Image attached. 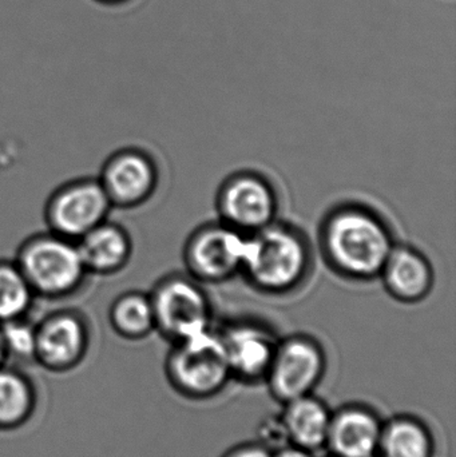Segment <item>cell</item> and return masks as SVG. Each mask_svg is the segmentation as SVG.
Returning <instances> with one entry per match:
<instances>
[{
    "instance_id": "2",
    "label": "cell",
    "mask_w": 456,
    "mask_h": 457,
    "mask_svg": "<svg viewBox=\"0 0 456 457\" xmlns=\"http://www.w3.org/2000/svg\"><path fill=\"white\" fill-rule=\"evenodd\" d=\"M313 263L315 252L305 231L278 220L248 234L241 276L261 295L284 297L307 284Z\"/></svg>"
},
{
    "instance_id": "18",
    "label": "cell",
    "mask_w": 456,
    "mask_h": 457,
    "mask_svg": "<svg viewBox=\"0 0 456 457\" xmlns=\"http://www.w3.org/2000/svg\"><path fill=\"white\" fill-rule=\"evenodd\" d=\"M110 328L118 337L141 341L155 332L154 312L149 292L126 290L110 303L107 311Z\"/></svg>"
},
{
    "instance_id": "4",
    "label": "cell",
    "mask_w": 456,
    "mask_h": 457,
    "mask_svg": "<svg viewBox=\"0 0 456 457\" xmlns=\"http://www.w3.org/2000/svg\"><path fill=\"white\" fill-rule=\"evenodd\" d=\"M165 368L171 386L193 399L219 394L232 378L221 333L213 328L173 343Z\"/></svg>"
},
{
    "instance_id": "3",
    "label": "cell",
    "mask_w": 456,
    "mask_h": 457,
    "mask_svg": "<svg viewBox=\"0 0 456 457\" xmlns=\"http://www.w3.org/2000/svg\"><path fill=\"white\" fill-rule=\"evenodd\" d=\"M29 282L35 297L40 300H66L77 295L87 270L77 241L47 230L24 238L13 257Z\"/></svg>"
},
{
    "instance_id": "1",
    "label": "cell",
    "mask_w": 456,
    "mask_h": 457,
    "mask_svg": "<svg viewBox=\"0 0 456 457\" xmlns=\"http://www.w3.org/2000/svg\"><path fill=\"white\" fill-rule=\"evenodd\" d=\"M319 250L327 266L347 281L379 279L398 242L387 220L369 206L344 203L329 209L319 227Z\"/></svg>"
},
{
    "instance_id": "9",
    "label": "cell",
    "mask_w": 456,
    "mask_h": 457,
    "mask_svg": "<svg viewBox=\"0 0 456 457\" xmlns=\"http://www.w3.org/2000/svg\"><path fill=\"white\" fill-rule=\"evenodd\" d=\"M37 328L35 365L63 375L77 370L90 352L91 325L85 313L61 308L45 314Z\"/></svg>"
},
{
    "instance_id": "17",
    "label": "cell",
    "mask_w": 456,
    "mask_h": 457,
    "mask_svg": "<svg viewBox=\"0 0 456 457\" xmlns=\"http://www.w3.org/2000/svg\"><path fill=\"white\" fill-rule=\"evenodd\" d=\"M281 418L291 445L310 453L327 445L332 415L326 404L312 395L286 403Z\"/></svg>"
},
{
    "instance_id": "8",
    "label": "cell",
    "mask_w": 456,
    "mask_h": 457,
    "mask_svg": "<svg viewBox=\"0 0 456 457\" xmlns=\"http://www.w3.org/2000/svg\"><path fill=\"white\" fill-rule=\"evenodd\" d=\"M219 220L244 234H253L278 221L280 198L272 182L257 173L243 170L230 174L216 197Z\"/></svg>"
},
{
    "instance_id": "26",
    "label": "cell",
    "mask_w": 456,
    "mask_h": 457,
    "mask_svg": "<svg viewBox=\"0 0 456 457\" xmlns=\"http://www.w3.org/2000/svg\"><path fill=\"white\" fill-rule=\"evenodd\" d=\"M99 2L110 3V4H115V3H122V2H125V0H99Z\"/></svg>"
},
{
    "instance_id": "19",
    "label": "cell",
    "mask_w": 456,
    "mask_h": 457,
    "mask_svg": "<svg viewBox=\"0 0 456 457\" xmlns=\"http://www.w3.org/2000/svg\"><path fill=\"white\" fill-rule=\"evenodd\" d=\"M379 453L382 457H431L433 437L419 420L394 419L387 426H383Z\"/></svg>"
},
{
    "instance_id": "6",
    "label": "cell",
    "mask_w": 456,
    "mask_h": 457,
    "mask_svg": "<svg viewBox=\"0 0 456 457\" xmlns=\"http://www.w3.org/2000/svg\"><path fill=\"white\" fill-rule=\"evenodd\" d=\"M112 205L98 177H77L51 192L43 208L47 230L72 241L109 220Z\"/></svg>"
},
{
    "instance_id": "21",
    "label": "cell",
    "mask_w": 456,
    "mask_h": 457,
    "mask_svg": "<svg viewBox=\"0 0 456 457\" xmlns=\"http://www.w3.org/2000/svg\"><path fill=\"white\" fill-rule=\"evenodd\" d=\"M7 351L8 364H35L37 328L29 317L13 320L0 325Z\"/></svg>"
},
{
    "instance_id": "23",
    "label": "cell",
    "mask_w": 456,
    "mask_h": 457,
    "mask_svg": "<svg viewBox=\"0 0 456 457\" xmlns=\"http://www.w3.org/2000/svg\"><path fill=\"white\" fill-rule=\"evenodd\" d=\"M225 457H272V453L261 445H244L237 450H233Z\"/></svg>"
},
{
    "instance_id": "27",
    "label": "cell",
    "mask_w": 456,
    "mask_h": 457,
    "mask_svg": "<svg viewBox=\"0 0 456 457\" xmlns=\"http://www.w3.org/2000/svg\"><path fill=\"white\" fill-rule=\"evenodd\" d=\"M375 457H379V456H375Z\"/></svg>"
},
{
    "instance_id": "14",
    "label": "cell",
    "mask_w": 456,
    "mask_h": 457,
    "mask_svg": "<svg viewBox=\"0 0 456 457\" xmlns=\"http://www.w3.org/2000/svg\"><path fill=\"white\" fill-rule=\"evenodd\" d=\"M88 276L110 277L128 268L134 244L128 228L106 220L77 241Z\"/></svg>"
},
{
    "instance_id": "12",
    "label": "cell",
    "mask_w": 456,
    "mask_h": 457,
    "mask_svg": "<svg viewBox=\"0 0 456 457\" xmlns=\"http://www.w3.org/2000/svg\"><path fill=\"white\" fill-rule=\"evenodd\" d=\"M220 333L232 378L235 376L249 383L267 378L278 344V338L269 327L262 322L243 320L232 322Z\"/></svg>"
},
{
    "instance_id": "24",
    "label": "cell",
    "mask_w": 456,
    "mask_h": 457,
    "mask_svg": "<svg viewBox=\"0 0 456 457\" xmlns=\"http://www.w3.org/2000/svg\"><path fill=\"white\" fill-rule=\"evenodd\" d=\"M272 457H313L312 453L304 450V448L296 447V445H289L281 450L272 453Z\"/></svg>"
},
{
    "instance_id": "25",
    "label": "cell",
    "mask_w": 456,
    "mask_h": 457,
    "mask_svg": "<svg viewBox=\"0 0 456 457\" xmlns=\"http://www.w3.org/2000/svg\"><path fill=\"white\" fill-rule=\"evenodd\" d=\"M8 364L7 351H5L4 340H3L2 328H0V367Z\"/></svg>"
},
{
    "instance_id": "28",
    "label": "cell",
    "mask_w": 456,
    "mask_h": 457,
    "mask_svg": "<svg viewBox=\"0 0 456 457\" xmlns=\"http://www.w3.org/2000/svg\"><path fill=\"white\" fill-rule=\"evenodd\" d=\"M335 457V456H334Z\"/></svg>"
},
{
    "instance_id": "7",
    "label": "cell",
    "mask_w": 456,
    "mask_h": 457,
    "mask_svg": "<svg viewBox=\"0 0 456 457\" xmlns=\"http://www.w3.org/2000/svg\"><path fill=\"white\" fill-rule=\"evenodd\" d=\"M248 234L224 222L195 228L184 245L185 273L201 284L219 285L241 274Z\"/></svg>"
},
{
    "instance_id": "10",
    "label": "cell",
    "mask_w": 456,
    "mask_h": 457,
    "mask_svg": "<svg viewBox=\"0 0 456 457\" xmlns=\"http://www.w3.org/2000/svg\"><path fill=\"white\" fill-rule=\"evenodd\" d=\"M327 357L319 341L307 335L278 340L267 380L283 403L312 395L326 372Z\"/></svg>"
},
{
    "instance_id": "22",
    "label": "cell",
    "mask_w": 456,
    "mask_h": 457,
    "mask_svg": "<svg viewBox=\"0 0 456 457\" xmlns=\"http://www.w3.org/2000/svg\"><path fill=\"white\" fill-rule=\"evenodd\" d=\"M260 436H261L262 447L267 448L272 453L291 445L288 432H286V424H284L281 415L278 416V418L265 420L262 423L261 429H260Z\"/></svg>"
},
{
    "instance_id": "13",
    "label": "cell",
    "mask_w": 456,
    "mask_h": 457,
    "mask_svg": "<svg viewBox=\"0 0 456 457\" xmlns=\"http://www.w3.org/2000/svg\"><path fill=\"white\" fill-rule=\"evenodd\" d=\"M386 292L402 303L425 301L435 285V270L425 253L396 244L379 276Z\"/></svg>"
},
{
    "instance_id": "16",
    "label": "cell",
    "mask_w": 456,
    "mask_h": 457,
    "mask_svg": "<svg viewBox=\"0 0 456 457\" xmlns=\"http://www.w3.org/2000/svg\"><path fill=\"white\" fill-rule=\"evenodd\" d=\"M37 391L32 378L18 365L0 367V432L23 428L37 412Z\"/></svg>"
},
{
    "instance_id": "20",
    "label": "cell",
    "mask_w": 456,
    "mask_h": 457,
    "mask_svg": "<svg viewBox=\"0 0 456 457\" xmlns=\"http://www.w3.org/2000/svg\"><path fill=\"white\" fill-rule=\"evenodd\" d=\"M37 300L13 258H0V325L29 317Z\"/></svg>"
},
{
    "instance_id": "5",
    "label": "cell",
    "mask_w": 456,
    "mask_h": 457,
    "mask_svg": "<svg viewBox=\"0 0 456 457\" xmlns=\"http://www.w3.org/2000/svg\"><path fill=\"white\" fill-rule=\"evenodd\" d=\"M155 332L171 343L211 329L213 309L203 284L187 273H170L149 292Z\"/></svg>"
},
{
    "instance_id": "11",
    "label": "cell",
    "mask_w": 456,
    "mask_h": 457,
    "mask_svg": "<svg viewBox=\"0 0 456 457\" xmlns=\"http://www.w3.org/2000/svg\"><path fill=\"white\" fill-rule=\"evenodd\" d=\"M99 182L112 209L133 211L152 200L160 185V169L146 150L120 147L102 163Z\"/></svg>"
},
{
    "instance_id": "15",
    "label": "cell",
    "mask_w": 456,
    "mask_h": 457,
    "mask_svg": "<svg viewBox=\"0 0 456 457\" xmlns=\"http://www.w3.org/2000/svg\"><path fill=\"white\" fill-rule=\"evenodd\" d=\"M383 426L367 408L350 407L332 415L327 445L335 457H375Z\"/></svg>"
}]
</instances>
